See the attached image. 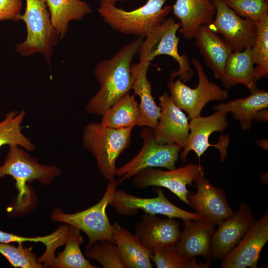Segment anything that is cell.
Segmentation results:
<instances>
[{"label": "cell", "mask_w": 268, "mask_h": 268, "mask_svg": "<svg viewBox=\"0 0 268 268\" xmlns=\"http://www.w3.org/2000/svg\"><path fill=\"white\" fill-rule=\"evenodd\" d=\"M257 36L252 47L251 56L255 67V81L268 77V14L255 22Z\"/></svg>", "instance_id": "obj_30"}, {"label": "cell", "mask_w": 268, "mask_h": 268, "mask_svg": "<svg viewBox=\"0 0 268 268\" xmlns=\"http://www.w3.org/2000/svg\"><path fill=\"white\" fill-rule=\"evenodd\" d=\"M25 115L24 110L12 111L0 122V147L5 144L22 146L28 151L35 150L34 145L21 132V124Z\"/></svg>", "instance_id": "obj_29"}, {"label": "cell", "mask_w": 268, "mask_h": 268, "mask_svg": "<svg viewBox=\"0 0 268 268\" xmlns=\"http://www.w3.org/2000/svg\"><path fill=\"white\" fill-rule=\"evenodd\" d=\"M181 27L173 17H168L159 25L151 29L146 34L138 50L140 61L149 63L156 57L165 55L172 57L178 63L179 69L173 71L170 77L179 79L183 82L190 80L194 72L190 67L186 55H180L178 52L180 38L176 35Z\"/></svg>", "instance_id": "obj_5"}, {"label": "cell", "mask_w": 268, "mask_h": 268, "mask_svg": "<svg viewBox=\"0 0 268 268\" xmlns=\"http://www.w3.org/2000/svg\"><path fill=\"white\" fill-rule=\"evenodd\" d=\"M114 243L124 268H151L152 250L117 222L111 224Z\"/></svg>", "instance_id": "obj_22"}, {"label": "cell", "mask_w": 268, "mask_h": 268, "mask_svg": "<svg viewBox=\"0 0 268 268\" xmlns=\"http://www.w3.org/2000/svg\"><path fill=\"white\" fill-rule=\"evenodd\" d=\"M157 193L156 197L142 198L116 189L110 205L118 213L123 215H134L140 209L145 213L162 214L170 218L202 219L197 213L182 209L173 204L166 198L160 188L157 189Z\"/></svg>", "instance_id": "obj_13"}, {"label": "cell", "mask_w": 268, "mask_h": 268, "mask_svg": "<svg viewBox=\"0 0 268 268\" xmlns=\"http://www.w3.org/2000/svg\"><path fill=\"white\" fill-rule=\"evenodd\" d=\"M245 98H237L214 106L216 111L230 112L233 119L239 121L241 129H250L255 114L268 107V92L258 87Z\"/></svg>", "instance_id": "obj_25"}, {"label": "cell", "mask_w": 268, "mask_h": 268, "mask_svg": "<svg viewBox=\"0 0 268 268\" xmlns=\"http://www.w3.org/2000/svg\"><path fill=\"white\" fill-rule=\"evenodd\" d=\"M268 241V213L252 225L238 244L222 259V268H256Z\"/></svg>", "instance_id": "obj_15"}, {"label": "cell", "mask_w": 268, "mask_h": 268, "mask_svg": "<svg viewBox=\"0 0 268 268\" xmlns=\"http://www.w3.org/2000/svg\"><path fill=\"white\" fill-rule=\"evenodd\" d=\"M252 47L232 52L226 62L220 77L224 86L229 89L238 84L247 87L250 91L258 87L255 81L254 63L251 56Z\"/></svg>", "instance_id": "obj_24"}, {"label": "cell", "mask_w": 268, "mask_h": 268, "mask_svg": "<svg viewBox=\"0 0 268 268\" xmlns=\"http://www.w3.org/2000/svg\"><path fill=\"white\" fill-rule=\"evenodd\" d=\"M224 3L240 16L255 22L268 12V0H223Z\"/></svg>", "instance_id": "obj_34"}, {"label": "cell", "mask_w": 268, "mask_h": 268, "mask_svg": "<svg viewBox=\"0 0 268 268\" xmlns=\"http://www.w3.org/2000/svg\"><path fill=\"white\" fill-rule=\"evenodd\" d=\"M256 219L250 207L241 202L237 210L219 224L210 243V257L222 259L240 242Z\"/></svg>", "instance_id": "obj_14"}, {"label": "cell", "mask_w": 268, "mask_h": 268, "mask_svg": "<svg viewBox=\"0 0 268 268\" xmlns=\"http://www.w3.org/2000/svg\"><path fill=\"white\" fill-rule=\"evenodd\" d=\"M194 38L205 65L211 69L216 78H220L227 59L233 52L231 48L207 25L201 26Z\"/></svg>", "instance_id": "obj_23"}, {"label": "cell", "mask_w": 268, "mask_h": 268, "mask_svg": "<svg viewBox=\"0 0 268 268\" xmlns=\"http://www.w3.org/2000/svg\"><path fill=\"white\" fill-rule=\"evenodd\" d=\"M117 185L116 180L109 181L102 198L91 207L74 213H66L57 208L52 213V219L82 231L88 237L87 245L100 240H109L114 243L106 208L112 200Z\"/></svg>", "instance_id": "obj_7"}, {"label": "cell", "mask_w": 268, "mask_h": 268, "mask_svg": "<svg viewBox=\"0 0 268 268\" xmlns=\"http://www.w3.org/2000/svg\"><path fill=\"white\" fill-rule=\"evenodd\" d=\"M161 108L158 124L153 130L157 142L161 144L177 143L184 148L189 136L190 126L184 113L166 92L158 97Z\"/></svg>", "instance_id": "obj_17"}, {"label": "cell", "mask_w": 268, "mask_h": 268, "mask_svg": "<svg viewBox=\"0 0 268 268\" xmlns=\"http://www.w3.org/2000/svg\"><path fill=\"white\" fill-rule=\"evenodd\" d=\"M172 8L180 21L178 32L188 40L194 38L201 26L209 25L216 14L211 0H176Z\"/></svg>", "instance_id": "obj_20"}, {"label": "cell", "mask_w": 268, "mask_h": 268, "mask_svg": "<svg viewBox=\"0 0 268 268\" xmlns=\"http://www.w3.org/2000/svg\"><path fill=\"white\" fill-rule=\"evenodd\" d=\"M211 1L215 7L216 14L208 27L222 35L233 52L252 47L257 36L255 22L241 18L223 0Z\"/></svg>", "instance_id": "obj_10"}, {"label": "cell", "mask_w": 268, "mask_h": 268, "mask_svg": "<svg viewBox=\"0 0 268 268\" xmlns=\"http://www.w3.org/2000/svg\"><path fill=\"white\" fill-rule=\"evenodd\" d=\"M149 64L147 62L140 61L131 65L132 89L140 100L138 105L140 112L138 126H145L155 130L158 124L161 108L155 103L151 93V85L147 78Z\"/></svg>", "instance_id": "obj_21"}, {"label": "cell", "mask_w": 268, "mask_h": 268, "mask_svg": "<svg viewBox=\"0 0 268 268\" xmlns=\"http://www.w3.org/2000/svg\"><path fill=\"white\" fill-rule=\"evenodd\" d=\"M167 0H147L139 7L131 11L115 4L100 3L98 12L113 29L121 33L145 37L152 28L161 24L171 10Z\"/></svg>", "instance_id": "obj_4"}, {"label": "cell", "mask_w": 268, "mask_h": 268, "mask_svg": "<svg viewBox=\"0 0 268 268\" xmlns=\"http://www.w3.org/2000/svg\"><path fill=\"white\" fill-rule=\"evenodd\" d=\"M202 173H204L203 169L201 164L193 163L168 171L149 168L135 175L132 184L139 189L149 186L166 188L181 201L189 205L187 197L190 192L187 186H191L194 181Z\"/></svg>", "instance_id": "obj_12"}, {"label": "cell", "mask_w": 268, "mask_h": 268, "mask_svg": "<svg viewBox=\"0 0 268 268\" xmlns=\"http://www.w3.org/2000/svg\"><path fill=\"white\" fill-rule=\"evenodd\" d=\"M0 254L3 255L14 267L41 268L44 266L37 261L36 255L31 248H24L22 243L17 246L9 243L0 242Z\"/></svg>", "instance_id": "obj_33"}, {"label": "cell", "mask_w": 268, "mask_h": 268, "mask_svg": "<svg viewBox=\"0 0 268 268\" xmlns=\"http://www.w3.org/2000/svg\"><path fill=\"white\" fill-rule=\"evenodd\" d=\"M175 245L155 248L152 250L150 259L158 268H207L210 263H198L194 258L180 255Z\"/></svg>", "instance_id": "obj_31"}, {"label": "cell", "mask_w": 268, "mask_h": 268, "mask_svg": "<svg viewBox=\"0 0 268 268\" xmlns=\"http://www.w3.org/2000/svg\"><path fill=\"white\" fill-rule=\"evenodd\" d=\"M135 96L128 93L120 98L104 112L100 123L114 129L138 126L140 112Z\"/></svg>", "instance_id": "obj_27"}, {"label": "cell", "mask_w": 268, "mask_h": 268, "mask_svg": "<svg viewBox=\"0 0 268 268\" xmlns=\"http://www.w3.org/2000/svg\"><path fill=\"white\" fill-rule=\"evenodd\" d=\"M268 108L262 109L257 112L253 117L257 122H267L268 120Z\"/></svg>", "instance_id": "obj_37"}, {"label": "cell", "mask_w": 268, "mask_h": 268, "mask_svg": "<svg viewBox=\"0 0 268 268\" xmlns=\"http://www.w3.org/2000/svg\"><path fill=\"white\" fill-rule=\"evenodd\" d=\"M85 254L99 263L104 268H124L116 245L109 240H100L87 245Z\"/></svg>", "instance_id": "obj_32"}, {"label": "cell", "mask_w": 268, "mask_h": 268, "mask_svg": "<svg viewBox=\"0 0 268 268\" xmlns=\"http://www.w3.org/2000/svg\"><path fill=\"white\" fill-rule=\"evenodd\" d=\"M204 175L201 174L194 181L197 191L194 194L189 193L187 200L202 219L218 225L234 211L228 203L224 190L212 185Z\"/></svg>", "instance_id": "obj_16"}, {"label": "cell", "mask_w": 268, "mask_h": 268, "mask_svg": "<svg viewBox=\"0 0 268 268\" xmlns=\"http://www.w3.org/2000/svg\"><path fill=\"white\" fill-rule=\"evenodd\" d=\"M133 128L114 129L91 122L83 129V147L94 156L100 173L109 181L115 179L116 160L130 145Z\"/></svg>", "instance_id": "obj_3"}, {"label": "cell", "mask_w": 268, "mask_h": 268, "mask_svg": "<svg viewBox=\"0 0 268 268\" xmlns=\"http://www.w3.org/2000/svg\"><path fill=\"white\" fill-rule=\"evenodd\" d=\"M135 234L148 248L175 245L181 233L180 224L173 218H162L144 213L135 226Z\"/></svg>", "instance_id": "obj_19"}, {"label": "cell", "mask_w": 268, "mask_h": 268, "mask_svg": "<svg viewBox=\"0 0 268 268\" xmlns=\"http://www.w3.org/2000/svg\"><path fill=\"white\" fill-rule=\"evenodd\" d=\"M100 3H106L112 4H115L118 1H124L125 0H99Z\"/></svg>", "instance_id": "obj_38"}, {"label": "cell", "mask_w": 268, "mask_h": 268, "mask_svg": "<svg viewBox=\"0 0 268 268\" xmlns=\"http://www.w3.org/2000/svg\"><path fill=\"white\" fill-rule=\"evenodd\" d=\"M143 39L138 37L129 42L111 59L97 64L94 74L100 88L86 104L87 113L102 116L120 98L130 93L133 84L131 64Z\"/></svg>", "instance_id": "obj_1"}, {"label": "cell", "mask_w": 268, "mask_h": 268, "mask_svg": "<svg viewBox=\"0 0 268 268\" xmlns=\"http://www.w3.org/2000/svg\"><path fill=\"white\" fill-rule=\"evenodd\" d=\"M22 7V0H0V20H20Z\"/></svg>", "instance_id": "obj_36"}, {"label": "cell", "mask_w": 268, "mask_h": 268, "mask_svg": "<svg viewBox=\"0 0 268 268\" xmlns=\"http://www.w3.org/2000/svg\"><path fill=\"white\" fill-rule=\"evenodd\" d=\"M56 240L57 236L55 233H52L46 236L28 237L5 232L0 230V242L1 243H10L11 242H16L18 243H22L24 242H41L45 245L46 249L48 250L54 246Z\"/></svg>", "instance_id": "obj_35"}, {"label": "cell", "mask_w": 268, "mask_h": 268, "mask_svg": "<svg viewBox=\"0 0 268 268\" xmlns=\"http://www.w3.org/2000/svg\"><path fill=\"white\" fill-rule=\"evenodd\" d=\"M191 63L196 68L199 77L196 88L190 87L179 79L174 81V78L171 77H169L167 84L170 98L178 107L188 113L190 119L200 116L202 109L209 101H222L229 97L226 90L221 89L208 80L199 60L193 58Z\"/></svg>", "instance_id": "obj_8"}, {"label": "cell", "mask_w": 268, "mask_h": 268, "mask_svg": "<svg viewBox=\"0 0 268 268\" xmlns=\"http://www.w3.org/2000/svg\"><path fill=\"white\" fill-rule=\"evenodd\" d=\"M26 2L20 20L26 24L27 37L16 46V51L24 56L39 52L49 62L59 35L52 24L46 0H26Z\"/></svg>", "instance_id": "obj_6"}, {"label": "cell", "mask_w": 268, "mask_h": 268, "mask_svg": "<svg viewBox=\"0 0 268 268\" xmlns=\"http://www.w3.org/2000/svg\"><path fill=\"white\" fill-rule=\"evenodd\" d=\"M140 135L143 142L140 151L127 163L116 169L115 176L120 177L117 180L118 184L129 180L146 168L162 167L168 170L176 168V162L182 148L181 146L177 143H158L153 130L147 127L141 131Z\"/></svg>", "instance_id": "obj_9"}, {"label": "cell", "mask_w": 268, "mask_h": 268, "mask_svg": "<svg viewBox=\"0 0 268 268\" xmlns=\"http://www.w3.org/2000/svg\"><path fill=\"white\" fill-rule=\"evenodd\" d=\"M46 2L52 24L61 39L66 34L70 21L81 20L91 11L90 6L81 0H46Z\"/></svg>", "instance_id": "obj_26"}, {"label": "cell", "mask_w": 268, "mask_h": 268, "mask_svg": "<svg viewBox=\"0 0 268 268\" xmlns=\"http://www.w3.org/2000/svg\"><path fill=\"white\" fill-rule=\"evenodd\" d=\"M61 173L58 167L41 164L18 145H9L3 163L0 166V179L6 175L12 176L18 193L15 202L8 208V212L12 214L14 212L24 211L32 204L31 194L27 183L38 180L47 185Z\"/></svg>", "instance_id": "obj_2"}, {"label": "cell", "mask_w": 268, "mask_h": 268, "mask_svg": "<svg viewBox=\"0 0 268 268\" xmlns=\"http://www.w3.org/2000/svg\"><path fill=\"white\" fill-rule=\"evenodd\" d=\"M183 229L175 244L177 251L187 258L210 257V243L216 225L203 219H183Z\"/></svg>", "instance_id": "obj_18"}, {"label": "cell", "mask_w": 268, "mask_h": 268, "mask_svg": "<svg viewBox=\"0 0 268 268\" xmlns=\"http://www.w3.org/2000/svg\"><path fill=\"white\" fill-rule=\"evenodd\" d=\"M69 231L64 251L55 258L52 268H96L85 259L80 250L83 237L80 230L69 225Z\"/></svg>", "instance_id": "obj_28"}, {"label": "cell", "mask_w": 268, "mask_h": 268, "mask_svg": "<svg viewBox=\"0 0 268 268\" xmlns=\"http://www.w3.org/2000/svg\"><path fill=\"white\" fill-rule=\"evenodd\" d=\"M227 112L216 111L207 117L201 116L191 119L189 123L190 133L189 134L187 144L180 154L183 162H185L189 152L193 150L200 157L208 147L217 148L220 154V162H223L227 154V147L229 144L228 135H221L219 141L215 144L209 142V136L214 132H222L228 127Z\"/></svg>", "instance_id": "obj_11"}]
</instances>
